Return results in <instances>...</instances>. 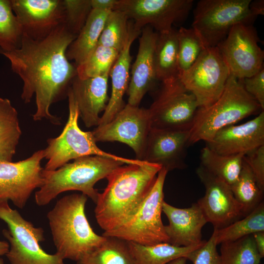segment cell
Returning <instances> with one entry per match:
<instances>
[{"label": "cell", "instance_id": "14", "mask_svg": "<svg viewBox=\"0 0 264 264\" xmlns=\"http://www.w3.org/2000/svg\"><path fill=\"white\" fill-rule=\"evenodd\" d=\"M152 129L148 109L127 104L108 123L92 132L96 142L117 141L131 147L137 159L142 160Z\"/></svg>", "mask_w": 264, "mask_h": 264}, {"label": "cell", "instance_id": "8", "mask_svg": "<svg viewBox=\"0 0 264 264\" xmlns=\"http://www.w3.org/2000/svg\"><path fill=\"white\" fill-rule=\"evenodd\" d=\"M168 171L163 167L133 214L117 228L104 232V237H115L126 242L152 245L168 242V238L161 220L163 188Z\"/></svg>", "mask_w": 264, "mask_h": 264}, {"label": "cell", "instance_id": "45", "mask_svg": "<svg viewBox=\"0 0 264 264\" xmlns=\"http://www.w3.org/2000/svg\"><path fill=\"white\" fill-rule=\"evenodd\" d=\"M187 259L185 257H180L176 259L168 264H186Z\"/></svg>", "mask_w": 264, "mask_h": 264}, {"label": "cell", "instance_id": "21", "mask_svg": "<svg viewBox=\"0 0 264 264\" xmlns=\"http://www.w3.org/2000/svg\"><path fill=\"white\" fill-rule=\"evenodd\" d=\"M162 212L169 220V224L165 225L169 243L187 247L203 242L201 230L207 221L197 203L188 208H179L164 201Z\"/></svg>", "mask_w": 264, "mask_h": 264}, {"label": "cell", "instance_id": "37", "mask_svg": "<svg viewBox=\"0 0 264 264\" xmlns=\"http://www.w3.org/2000/svg\"><path fill=\"white\" fill-rule=\"evenodd\" d=\"M65 22L68 31L75 36L84 26L92 10L90 0H62Z\"/></svg>", "mask_w": 264, "mask_h": 264}, {"label": "cell", "instance_id": "33", "mask_svg": "<svg viewBox=\"0 0 264 264\" xmlns=\"http://www.w3.org/2000/svg\"><path fill=\"white\" fill-rule=\"evenodd\" d=\"M220 264H260L262 258L252 235L221 243Z\"/></svg>", "mask_w": 264, "mask_h": 264}, {"label": "cell", "instance_id": "46", "mask_svg": "<svg viewBox=\"0 0 264 264\" xmlns=\"http://www.w3.org/2000/svg\"><path fill=\"white\" fill-rule=\"evenodd\" d=\"M0 264H4L3 259L0 257Z\"/></svg>", "mask_w": 264, "mask_h": 264}, {"label": "cell", "instance_id": "4", "mask_svg": "<svg viewBox=\"0 0 264 264\" xmlns=\"http://www.w3.org/2000/svg\"><path fill=\"white\" fill-rule=\"evenodd\" d=\"M121 160L100 155L81 157L53 171H42L43 183L35 193L39 206L48 204L60 194L78 191L95 202L99 192L96 183L123 165Z\"/></svg>", "mask_w": 264, "mask_h": 264}, {"label": "cell", "instance_id": "18", "mask_svg": "<svg viewBox=\"0 0 264 264\" xmlns=\"http://www.w3.org/2000/svg\"><path fill=\"white\" fill-rule=\"evenodd\" d=\"M189 137V131L152 128L142 160L159 164L168 172L185 169Z\"/></svg>", "mask_w": 264, "mask_h": 264}, {"label": "cell", "instance_id": "12", "mask_svg": "<svg viewBox=\"0 0 264 264\" xmlns=\"http://www.w3.org/2000/svg\"><path fill=\"white\" fill-rule=\"evenodd\" d=\"M253 24L238 23L217 47L230 72L238 80L253 76L264 67V52Z\"/></svg>", "mask_w": 264, "mask_h": 264}, {"label": "cell", "instance_id": "29", "mask_svg": "<svg viewBox=\"0 0 264 264\" xmlns=\"http://www.w3.org/2000/svg\"><path fill=\"white\" fill-rule=\"evenodd\" d=\"M243 156L220 154L205 146L200 152V165L231 186L239 177Z\"/></svg>", "mask_w": 264, "mask_h": 264}, {"label": "cell", "instance_id": "28", "mask_svg": "<svg viewBox=\"0 0 264 264\" xmlns=\"http://www.w3.org/2000/svg\"><path fill=\"white\" fill-rule=\"evenodd\" d=\"M21 135L17 110L9 99L0 97V160L12 161Z\"/></svg>", "mask_w": 264, "mask_h": 264}, {"label": "cell", "instance_id": "20", "mask_svg": "<svg viewBox=\"0 0 264 264\" xmlns=\"http://www.w3.org/2000/svg\"><path fill=\"white\" fill-rule=\"evenodd\" d=\"M139 40L138 52L131 70L127 93L128 104L139 106L156 81L154 51L158 33L149 26L144 27Z\"/></svg>", "mask_w": 264, "mask_h": 264}, {"label": "cell", "instance_id": "5", "mask_svg": "<svg viewBox=\"0 0 264 264\" xmlns=\"http://www.w3.org/2000/svg\"><path fill=\"white\" fill-rule=\"evenodd\" d=\"M263 110L242 81L230 75L220 97L211 105L198 109L189 130V146L208 142L220 130Z\"/></svg>", "mask_w": 264, "mask_h": 264}, {"label": "cell", "instance_id": "17", "mask_svg": "<svg viewBox=\"0 0 264 264\" xmlns=\"http://www.w3.org/2000/svg\"><path fill=\"white\" fill-rule=\"evenodd\" d=\"M23 34L38 40L48 35L65 22L62 0H11Z\"/></svg>", "mask_w": 264, "mask_h": 264}, {"label": "cell", "instance_id": "32", "mask_svg": "<svg viewBox=\"0 0 264 264\" xmlns=\"http://www.w3.org/2000/svg\"><path fill=\"white\" fill-rule=\"evenodd\" d=\"M230 186L236 199L242 207L243 216L262 202L264 191L259 186L253 173L243 159L239 177Z\"/></svg>", "mask_w": 264, "mask_h": 264}, {"label": "cell", "instance_id": "31", "mask_svg": "<svg viewBox=\"0 0 264 264\" xmlns=\"http://www.w3.org/2000/svg\"><path fill=\"white\" fill-rule=\"evenodd\" d=\"M106 238L102 244L84 255L76 264H133L127 242Z\"/></svg>", "mask_w": 264, "mask_h": 264}, {"label": "cell", "instance_id": "34", "mask_svg": "<svg viewBox=\"0 0 264 264\" xmlns=\"http://www.w3.org/2000/svg\"><path fill=\"white\" fill-rule=\"evenodd\" d=\"M22 26L14 14L11 0H0V49L19 48L23 36Z\"/></svg>", "mask_w": 264, "mask_h": 264}, {"label": "cell", "instance_id": "35", "mask_svg": "<svg viewBox=\"0 0 264 264\" xmlns=\"http://www.w3.org/2000/svg\"><path fill=\"white\" fill-rule=\"evenodd\" d=\"M119 53L115 49L97 45L88 59L76 66L77 77L85 79L110 72Z\"/></svg>", "mask_w": 264, "mask_h": 264}, {"label": "cell", "instance_id": "25", "mask_svg": "<svg viewBox=\"0 0 264 264\" xmlns=\"http://www.w3.org/2000/svg\"><path fill=\"white\" fill-rule=\"evenodd\" d=\"M154 64L157 81L162 83L178 77L177 30L158 33Z\"/></svg>", "mask_w": 264, "mask_h": 264}, {"label": "cell", "instance_id": "24", "mask_svg": "<svg viewBox=\"0 0 264 264\" xmlns=\"http://www.w3.org/2000/svg\"><path fill=\"white\" fill-rule=\"evenodd\" d=\"M110 11L92 9L84 26L68 46L66 56L77 66L83 63L96 47L106 19Z\"/></svg>", "mask_w": 264, "mask_h": 264}, {"label": "cell", "instance_id": "43", "mask_svg": "<svg viewBox=\"0 0 264 264\" xmlns=\"http://www.w3.org/2000/svg\"><path fill=\"white\" fill-rule=\"evenodd\" d=\"M249 8L251 12L256 16L264 15V0H251Z\"/></svg>", "mask_w": 264, "mask_h": 264}, {"label": "cell", "instance_id": "26", "mask_svg": "<svg viewBox=\"0 0 264 264\" xmlns=\"http://www.w3.org/2000/svg\"><path fill=\"white\" fill-rule=\"evenodd\" d=\"M197 245L178 247L168 242L145 245L127 242L133 264H168L170 262L187 255L200 246Z\"/></svg>", "mask_w": 264, "mask_h": 264}, {"label": "cell", "instance_id": "2", "mask_svg": "<svg viewBox=\"0 0 264 264\" xmlns=\"http://www.w3.org/2000/svg\"><path fill=\"white\" fill-rule=\"evenodd\" d=\"M162 168L142 160L121 166L106 177L107 185L99 193L94 209L97 222L104 232L117 228L133 214Z\"/></svg>", "mask_w": 264, "mask_h": 264}, {"label": "cell", "instance_id": "41", "mask_svg": "<svg viewBox=\"0 0 264 264\" xmlns=\"http://www.w3.org/2000/svg\"><path fill=\"white\" fill-rule=\"evenodd\" d=\"M117 0H90L92 9L111 11L114 10Z\"/></svg>", "mask_w": 264, "mask_h": 264}, {"label": "cell", "instance_id": "38", "mask_svg": "<svg viewBox=\"0 0 264 264\" xmlns=\"http://www.w3.org/2000/svg\"><path fill=\"white\" fill-rule=\"evenodd\" d=\"M217 245L213 232L208 241H205L200 246L188 253L186 258L193 264H220V256Z\"/></svg>", "mask_w": 264, "mask_h": 264}, {"label": "cell", "instance_id": "10", "mask_svg": "<svg viewBox=\"0 0 264 264\" xmlns=\"http://www.w3.org/2000/svg\"><path fill=\"white\" fill-rule=\"evenodd\" d=\"M195 96L178 77L162 83L148 109L152 128L189 131L198 109Z\"/></svg>", "mask_w": 264, "mask_h": 264}, {"label": "cell", "instance_id": "1", "mask_svg": "<svg viewBox=\"0 0 264 264\" xmlns=\"http://www.w3.org/2000/svg\"><path fill=\"white\" fill-rule=\"evenodd\" d=\"M76 38L63 23L43 39H33L23 33L19 48L0 49V54L9 61L11 69L23 82L21 98L24 103L30 102L35 95L34 121L45 119L53 124H60V118L49 110L52 104L67 96L77 76L76 66L66 56L68 46Z\"/></svg>", "mask_w": 264, "mask_h": 264}, {"label": "cell", "instance_id": "23", "mask_svg": "<svg viewBox=\"0 0 264 264\" xmlns=\"http://www.w3.org/2000/svg\"><path fill=\"white\" fill-rule=\"evenodd\" d=\"M138 36L134 35L130 39L120 51L110 70L111 95L97 126H103L110 122L126 105L123 96L127 92L130 81V69L132 61L131 47L133 42Z\"/></svg>", "mask_w": 264, "mask_h": 264}, {"label": "cell", "instance_id": "16", "mask_svg": "<svg viewBox=\"0 0 264 264\" xmlns=\"http://www.w3.org/2000/svg\"><path fill=\"white\" fill-rule=\"evenodd\" d=\"M197 174L204 186V196L197 202L207 222L220 229L243 216L242 206L236 199L230 185L200 165Z\"/></svg>", "mask_w": 264, "mask_h": 264}, {"label": "cell", "instance_id": "40", "mask_svg": "<svg viewBox=\"0 0 264 264\" xmlns=\"http://www.w3.org/2000/svg\"><path fill=\"white\" fill-rule=\"evenodd\" d=\"M246 91L264 110V67L253 76L241 80Z\"/></svg>", "mask_w": 264, "mask_h": 264}, {"label": "cell", "instance_id": "39", "mask_svg": "<svg viewBox=\"0 0 264 264\" xmlns=\"http://www.w3.org/2000/svg\"><path fill=\"white\" fill-rule=\"evenodd\" d=\"M243 159L251 169L259 186L264 191V145L244 155Z\"/></svg>", "mask_w": 264, "mask_h": 264}, {"label": "cell", "instance_id": "11", "mask_svg": "<svg viewBox=\"0 0 264 264\" xmlns=\"http://www.w3.org/2000/svg\"><path fill=\"white\" fill-rule=\"evenodd\" d=\"M230 75L220 52L215 47L205 48L195 63L179 74L178 78L195 96L198 107L206 108L220 97Z\"/></svg>", "mask_w": 264, "mask_h": 264}, {"label": "cell", "instance_id": "3", "mask_svg": "<svg viewBox=\"0 0 264 264\" xmlns=\"http://www.w3.org/2000/svg\"><path fill=\"white\" fill-rule=\"evenodd\" d=\"M87 198L83 194L64 196L47 213L56 253L64 260L77 262L106 240L94 232L87 220Z\"/></svg>", "mask_w": 264, "mask_h": 264}, {"label": "cell", "instance_id": "13", "mask_svg": "<svg viewBox=\"0 0 264 264\" xmlns=\"http://www.w3.org/2000/svg\"><path fill=\"white\" fill-rule=\"evenodd\" d=\"M193 4V0H117L114 10L123 12L139 30L149 26L161 33L185 21Z\"/></svg>", "mask_w": 264, "mask_h": 264}, {"label": "cell", "instance_id": "44", "mask_svg": "<svg viewBox=\"0 0 264 264\" xmlns=\"http://www.w3.org/2000/svg\"><path fill=\"white\" fill-rule=\"evenodd\" d=\"M9 249V243L5 241H0V256L6 255Z\"/></svg>", "mask_w": 264, "mask_h": 264}, {"label": "cell", "instance_id": "9", "mask_svg": "<svg viewBox=\"0 0 264 264\" xmlns=\"http://www.w3.org/2000/svg\"><path fill=\"white\" fill-rule=\"evenodd\" d=\"M8 200H0V219L7 225L2 230L10 243L5 255L11 264H65L57 253L45 252L39 243L44 241V230L25 220Z\"/></svg>", "mask_w": 264, "mask_h": 264}, {"label": "cell", "instance_id": "15", "mask_svg": "<svg viewBox=\"0 0 264 264\" xmlns=\"http://www.w3.org/2000/svg\"><path fill=\"white\" fill-rule=\"evenodd\" d=\"M44 158V150H40L18 162L0 160V200H10L23 208L33 191L42 185Z\"/></svg>", "mask_w": 264, "mask_h": 264}, {"label": "cell", "instance_id": "6", "mask_svg": "<svg viewBox=\"0 0 264 264\" xmlns=\"http://www.w3.org/2000/svg\"><path fill=\"white\" fill-rule=\"evenodd\" d=\"M67 96L69 115L62 133L55 138L47 140V146L44 149V158L47 160L44 170H55L71 160L90 155H100L121 160L126 164L138 163L137 159H130L106 152L96 145L92 132L82 131L78 125L79 111L75 98L69 88Z\"/></svg>", "mask_w": 264, "mask_h": 264}, {"label": "cell", "instance_id": "19", "mask_svg": "<svg viewBox=\"0 0 264 264\" xmlns=\"http://www.w3.org/2000/svg\"><path fill=\"white\" fill-rule=\"evenodd\" d=\"M264 145V111L241 125L219 131L206 146L221 155L243 154Z\"/></svg>", "mask_w": 264, "mask_h": 264}, {"label": "cell", "instance_id": "30", "mask_svg": "<svg viewBox=\"0 0 264 264\" xmlns=\"http://www.w3.org/2000/svg\"><path fill=\"white\" fill-rule=\"evenodd\" d=\"M264 232V203L261 202L243 219L229 225L215 228L214 233L218 244L240 239L253 233Z\"/></svg>", "mask_w": 264, "mask_h": 264}, {"label": "cell", "instance_id": "27", "mask_svg": "<svg viewBox=\"0 0 264 264\" xmlns=\"http://www.w3.org/2000/svg\"><path fill=\"white\" fill-rule=\"evenodd\" d=\"M142 30L135 28L122 12L113 10L107 17L97 45L112 48L119 52L130 39L139 36Z\"/></svg>", "mask_w": 264, "mask_h": 264}, {"label": "cell", "instance_id": "22", "mask_svg": "<svg viewBox=\"0 0 264 264\" xmlns=\"http://www.w3.org/2000/svg\"><path fill=\"white\" fill-rule=\"evenodd\" d=\"M109 76L110 72L85 79L76 76L69 87L77 102L79 116L88 128L99 125V114L107 107Z\"/></svg>", "mask_w": 264, "mask_h": 264}, {"label": "cell", "instance_id": "42", "mask_svg": "<svg viewBox=\"0 0 264 264\" xmlns=\"http://www.w3.org/2000/svg\"><path fill=\"white\" fill-rule=\"evenodd\" d=\"M257 249L262 258L264 256V232H259L252 234Z\"/></svg>", "mask_w": 264, "mask_h": 264}, {"label": "cell", "instance_id": "36", "mask_svg": "<svg viewBox=\"0 0 264 264\" xmlns=\"http://www.w3.org/2000/svg\"><path fill=\"white\" fill-rule=\"evenodd\" d=\"M177 38L179 74L195 63L205 47L192 28L180 27L177 30Z\"/></svg>", "mask_w": 264, "mask_h": 264}, {"label": "cell", "instance_id": "7", "mask_svg": "<svg viewBox=\"0 0 264 264\" xmlns=\"http://www.w3.org/2000/svg\"><path fill=\"white\" fill-rule=\"evenodd\" d=\"M251 0H200L194 9L192 28L205 48L217 47L238 23L253 24Z\"/></svg>", "mask_w": 264, "mask_h": 264}]
</instances>
